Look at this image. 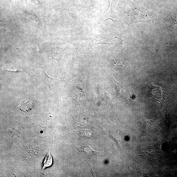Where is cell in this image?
Returning <instances> with one entry per match:
<instances>
[{"mask_svg":"<svg viewBox=\"0 0 177 177\" xmlns=\"http://www.w3.org/2000/svg\"><path fill=\"white\" fill-rule=\"evenodd\" d=\"M76 150L80 153H85L87 155L94 156L98 152L95 151L89 146H83L81 147L75 146Z\"/></svg>","mask_w":177,"mask_h":177,"instance_id":"1","label":"cell"},{"mask_svg":"<svg viewBox=\"0 0 177 177\" xmlns=\"http://www.w3.org/2000/svg\"><path fill=\"white\" fill-rule=\"evenodd\" d=\"M176 17V19L174 25V29L175 30H176L177 28V13Z\"/></svg>","mask_w":177,"mask_h":177,"instance_id":"6","label":"cell"},{"mask_svg":"<svg viewBox=\"0 0 177 177\" xmlns=\"http://www.w3.org/2000/svg\"><path fill=\"white\" fill-rule=\"evenodd\" d=\"M88 164V165H89V166H90V167L91 169V172H92V176H94V177H95V176H96V175L95 174V173L94 172V171H92V169L90 165L89 164Z\"/></svg>","mask_w":177,"mask_h":177,"instance_id":"7","label":"cell"},{"mask_svg":"<svg viewBox=\"0 0 177 177\" xmlns=\"http://www.w3.org/2000/svg\"><path fill=\"white\" fill-rule=\"evenodd\" d=\"M53 164V158L50 152L48 153L46 156L43 162L42 169L43 170L48 167H49Z\"/></svg>","mask_w":177,"mask_h":177,"instance_id":"2","label":"cell"},{"mask_svg":"<svg viewBox=\"0 0 177 177\" xmlns=\"http://www.w3.org/2000/svg\"><path fill=\"white\" fill-rule=\"evenodd\" d=\"M79 134L81 136L88 138L91 136L92 132L88 130H81L79 132Z\"/></svg>","mask_w":177,"mask_h":177,"instance_id":"3","label":"cell"},{"mask_svg":"<svg viewBox=\"0 0 177 177\" xmlns=\"http://www.w3.org/2000/svg\"><path fill=\"white\" fill-rule=\"evenodd\" d=\"M29 20L30 21L34 23V24L38 25L39 23V21L38 18L34 16L30 15L29 17Z\"/></svg>","mask_w":177,"mask_h":177,"instance_id":"4","label":"cell"},{"mask_svg":"<svg viewBox=\"0 0 177 177\" xmlns=\"http://www.w3.org/2000/svg\"><path fill=\"white\" fill-rule=\"evenodd\" d=\"M110 137H111V138L114 139L115 141L117 142L118 143H121L122 142V141L121 140V139L116 137L115 136V135H110Z\"/></svg>","mask_w":177,"mask_h":177,"instance_id":"5","label":"cell"}]
</instances>
